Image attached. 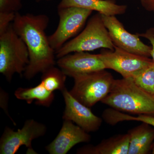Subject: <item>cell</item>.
Wrapping results in <instances>:
<instances>
[{"label": "cell", "instance_id": "cell-6", "mask_svg": "<svg viewBox=\"0 0 154 154\" xmlns=\"http://www.w3.org/2000/svg\"><path fill=\"white\" fill-rule=\"evenodd\" d=\"M92 12L91 10L75 7L58 9V25L54 33L48 36L53 49L56 51L77 35Z\"/></svg>", "mask_w": 154, "mask_h": 154}, {"label": "cell", "instance_id": "cell-9", "mask_svg": "<svg viewBox=\"0 0 154 154\" xmlns=\"http://www.w3.org/2000/svg\"><path fill=\"white\" fill-rule=\"evenodd\" d=\"M103 22L115 46L131 53L141 56H151V46L143 43L138 34L130 33L115 16L102 15Z\"/></svg>", "mask_w": 154, "mask_h": 154}, {"label": "cell", "instance_id": "cell-8", "mask_svg": "<svg viewBox=\"0 0 154 154\" xmlns=\"http://www.w3.org/2000/svg\"><path fill=\"white\" fill-rule=\"evenodd\" d=\"M99 54L105 69H113L125 79L133 78L154 63L148 57L131 53L115 46L114 50H102Z\"/></svg>", "mask_w": 154, "mask_h": 154}, {"label": "cell", "instance_id": "cell-14", "mask_svg": "<svg viewBox=\"0 0 154 154\" xmlns=\"http://www.w3.org/2000/svg\"><path fill=\"white\" fill-rule=\"evenodd\" d=\"M129 134L114 136L104 140L96 146H86L79 149V154H128Z\"/></svg>", "mask_w": 154, "mask_h": 154}, {"label": "cell", "instance_id": "cell-12", "mask_svg": "<svg viewBox=\"0 0 154 154\" xmlns=\"http://www.w3.org/2000/svg\"><path fill=\"white\" fill-rule=\"evenodd\" d=\"M91 140L88 132L73 122L64 120L58 134L45 149L50 154H66L77 144L88 143Z\"/></svg>", "mask_w": 154, "mask_h": 154}, {"label": "cell", "instance_id": "cell-22", "mask_svg": "<svg viewBox=\"0 0 154 154\" xmlns=\"http://www.w3.org/2000/svg\"><path fill=\"white\" fill-rule=\"evenodd\" d=\"M139 36L143 37L147 39L150 42L152 45V50L151 51V57L152 58L154 64V27L149 28L145 33L137 34Z\"/></svg>", "mask_w": 154, "mask_h": 154}, {"label": "cell", "instance_id": "cell-1", "mask_svg": "<svg viewBox=\"0 0 154 154\" xmlns=\"http://www.w3.org/2000/svg\"><path fill=\"white\" fill-rule=\"evenodd\" d=\"M49 22V18L44 14L22 15L17 12L12 23L15 32L28 48L29 62L24 72L27 79L55 66V51L45 32Z\"/></svg>", "mask_w": 154, "mask_h": 154}, {"label": "cell", "instance_id": "cell-16", "mask_svg": "<svg viewBox=\"0 0 154 154\" xmlns=\"http://www.w3.org/2000/svg\"><path fill=\"white\" fill-rule=\"evenodd\" d=\"M16 98L30 104L35 100L36 105L49 107L54 99V93L48 91L41 82L29 88H19L15 91Z\"/></svg>", "mask_w": 154, "mask_h": 154}, {"label": "cell", "instance_id": "cell-3", "mask_svg": "<svg viewBox=\"0 0 154 154\" xmlns=\"http://www.w3.org/2000/svg\"><path fill=\"white\" fill-rule=\"evenodd\" d=\"M114 48L102 14L98 13L89 19L80 34L56 51L55 55L59 59L72 52H87L101 48L113 51Z\"/></svg>", "mask_w": 154, "mask_h": 154}, {"label": "cell", "instance_id": "cell-11", "mask_svg": "<svg viewBox=\"0 0 154 154\" xmlns=\"http://www.w3.org/2000/svg\"><path fill=\"white\" fill-rule=\"evenodd\" d=\"M58 66L68 76L83 74L105 69V65L99 54L85 51L75 52L58 59Z\"/></svg>", "mask_w": 154, "mask_h": 154}, {"label": "cell", "instance_id": "cell-7", "mask_svg": "<svg viewBox=\"0 0 154 154\" xmlns=\"http://www.w3.org/2000/svg\"><path fill=\"white\" fill-rule=\"evenodd\" d=\"M47 129L45 125L33 119L26 120L17 131L6 127L0 139V154L16 153L23 146L27 148V154H37L32 148V141L43 136Z\"/></svg>", "mask_w": 154, "mask_h": 154}, {"label": "cell", "instance_id": "cell-15", "mask_svg": "<svg viewBox=\"0 0 154 154\" xmlns=\"http://www.w3.org/2000/svg\"><path fill=\"white\" fill-rule=\"evenodd\" d=\"M128 133L130 136L128 154H147L154 140V129L143 122Z\"/></svg>", "mask_w": 154, "mask_h": 154}, {"label": "cell", "instance_id": "cell-17", "mask_svg": "<svg viewBox=\"0 0 154 154\" xmlns=\"http://www.w3.org/2000/svg\"><path fill=\"white\" fill-rule=\"evenodd\" d=\"M41 82L48 91L51 92L65 89L67 75L60 68L53 66L42 73Z\"/></svg>", "mask_w": 154, "mask_h": 154}, {"label": "cell", "instance_id": "cell-4", "mask_svg": "<svg viewBox=\"0 0 154 154\" xmlns=\"http://www.w3.org/2000/svg\"><path fill=\"white\" fill-rule=\"evenodd\" d=\"M29 62L28 48L12 23L0 34V72L11 82L15 74L24 72Z\"/></svg>", "mask_w": 154, "mask_h": 154}, {"label": "cell", "instance_id": "cell-2", "mask_svg": "<svg viewBox=\"0 0 154 154\" xmlns=\"http://www.w3.org/2000/svg\"><path fill=\"white\" fill-rule=\"evenodd\" d=\"M102 103L119 111L154 116V96L136 85L130 79L115 80Z\"/></svg>", "mask_w": 154, "mask_h": 154}, {"label": "cell", "instance_id": "cell-18", "mask_svg": "<svg viewBox=\"0 0 154 154\" xmlns=\"http://www.w3.org/2000/svg\"><path fill=\"white\" fill-rule=\"evenodd\" d=\"M140 88L154 96V64L132 78H129Z\"/></svg>", "mask_w": 154, "mask_h": 154}, {"label": "cell", "instance_id": "cell-26", "mask_svg": "<svg viewBox=\"0 0 154 154\" xmlns=\"http://www.w3.org/2000/svg\"><path fill=\"white\" fill-rule=\"evenodd\" d=\"M36 1H41V0H36ZM47 1H48V0H47Z\"/></svg>", "mask_w": 154, "mask_h": 154}, {"label": "cell", "instance_id": "cell-21", "mask_svg": "<svg viewBox=\"0 0 154 154\" xmlns=\"http://www.w3.org/2000/svg\"><path fill=\"white\" fill-rule=\"evenodd\" d=\"M16 14L0 12V34L4 33L14 22Z\"/></svg>", "mask_w": 154, "mask_h": 154}, {"label": "cell", "instance_id": "cell-20", "mask_svg": "<svg viewBox=\"0 0 154 154\" xmlns=\"http://www.w3.org/2000/svg\"><path fill=\"white\" fill-rule=\"evenodd\" d=\"M22 7L21 0H0V12L17 13Z\"/></svg>", "mask_w": 154, "mask_h": 154}, {"label": "cell", "instance_id": "cell-25", "mask_svg": "<svg viewBox=\"0 0 154 154\" xmlns=\"http://www.w3.org/2000/svg\"><path fill=\"white\" fill-rule=\"evenodd\" d=\"M152 154H154V144L153 145V144L152 145Z\"/></svg>", "mask_w": 154, "mask_h": 154}, {"label": "cell", "instance_id": "cell-10", "mask_svg": "<svg viewBox=\"0 0 154 154\" xmlns=\"http://www.w3.org/2000/svg\"><path fill=\"white\" fill-rule=\"evenodd\" d=\"M61 92L65 103L63 120L74 122L88 133L98 130L102 125V118L95 115L90 107L75 99L66 88Z\"/></svg>", "mask_w": 154, "mask_h": 154}, {"label": "cell", "instance_id": "cell-24", "mask_svg": "<svg viewBox=\"0 0 154 154\" xmlns=\"http://www.w3.org/2000/svg\"><path fill=\"white\" fill-rule=\"evenodd\" d=\"M141 3L146 10L154 12V0H141Z\"/></svg>", "mask_w": 154, "mask_h": 154}, {"label": "cell", "instance_id": "cell-23", "mask_svg": "<svg viewBox=\"0 0 154 154\" xmlns=\"http://www.w3.org/2000/svg\"><path fill=\"white\" fill-rule=\"evenodd\" d=\"M1 94H0V97H1V106L2 108L4 110L6 114L9 116V118L11 119V121L14 123V125H16V123L13 119L11 118V116L9 115V111L8 110V94H7L5 91L1 88Z\"/></svg>", "mask_w": 154, "mask_h": 154}, {"label": "cell", "instance_id": "cell-13", "mask_svg": "<svg viewBox=\"0 0 154 154\" xmlns=\"http://www.w3.org/2000/svg\"><path fill=\"white\" fill-rule=\"evenodd\" d=\"M70 7L97 11L107 16L122 15L127 9L126 5H117L112 0H61L58 9Z\"/></svg>", "mask_w": 154, "mask_h": 154}, {"label": "cell", "instance_id": "cell-19", "mask_svg": "<svg viewBox=\"0 0 154 154\" xmlns=\"http://www.w3.org/2000/svg\"><path fill=\"white\" fill-rule=\"evenodd\" d=\"M117 119L119 122L125 121H137L147 123L154 127V116L147 115H139L137 116L124 114L120 112L117 115Z\"/></svg>", "mask_w": 154, "mask_h": 154}, {"label": "cell", "instance_id": "cell-5", "mask_svg": "<svg viewBox=\"0 0 154 154\" xmlns=\"http://www.w3.org/2000/svg\"><path fill=\"white\" fill-rule=\"evenodd\" d=\"M72 78L74 84L69 93L89 107L101 102L109 94L115 81L112 74L105 69L75 75Z\"/></svg>", "mask_w": 154, "mask_h": 154}]
</instances>
